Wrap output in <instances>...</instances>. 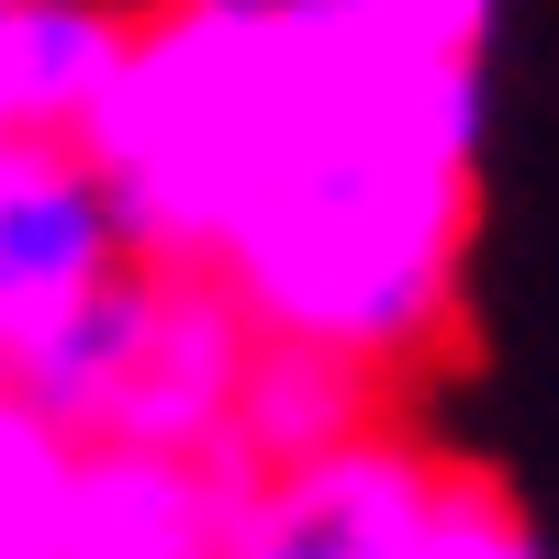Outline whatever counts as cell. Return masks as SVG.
I'll use <instances>...</instances> for the list:
<instances>
[{
    "label": "cell",
    "instance_id": "1",
    "mask_svg": "<svg viewBox=\"0 0 559 559\" xmlns=\"http://www.w3.org/2000/svg\"><path fill=\"white\" fill-rule=\"evenodd\" d=\"M481 123V45L358 0H168L79 146L134 258L202 269L258 336L381 381L459 302Z\"/></svg>",
    "mask_w": 559,
    "mask_h": 559
},
{
    "label": "cell",
    "instance_id": "2",
    "mask_svg": "<svg viewBox=\"0 0 559 559\" xmlns=\"http://www.w3.org/2000/svg\"><path fill=\"white\" fill-rule=\"evenodd\" d=\"M247 358H258V324L202 269L134 258L102 302H79L57 336H34L0 381L68 448H224Z\"/></svg>",
    "mask_w": 559,
    "mask_h": 559
},
{
    "label": "cell",
    "instance_id": "3",
    "mask_svg": "<svg viewBox=\"0 0 559 559\" xmlns=\"http://www.w3.org/2000/svg\"><path fill=\"white\" fill-rule=\"evenodd\" d=\"M134 269V224L79 134H0V369Z\"/></svg>",
    "mask_w": 559,
    "mask_h": 559
},
{
    "label": "cell",
    "instance_id": "4",
    "mask_svg": "<svg viewBox=\"0 0 559 559\" xmlns=\"http://www.w3.org/2000/svg\"><path fill=\"white\" fill-rule=\"evenodd\" d=\"M247 481L236 448H79L45 559H224Z\"/></svg>",
    "mask_w": 559,
    "mask_h": 559
},
{
    "label": "cell",
    "instance_id": "5",
    "mask_svg": "<svg viewBox=\"0 0 559 559\" xmlns=\"http://www.w3.org/2000/svg\"><path fill=\"white\" fill-rule=\"evenodd\" d=\"M426 471L437 459L381 437V426L347 437V448H313L292 471H258L236 526H224V559H392Z\"/></svg>",
    "mask_w": 559,
    "mask_h": 559
},
{
    "label": "cell",
    "instance_id": "6",
    "mask_svg": "<svg viewBox=\"0 0 559 559\" xmlns=\"http://www.w3.org/2000/svg\"><path fill=\"white\" fill-rule=\"evenodd\" d=\"M123 0H0V134H90L134 57Z\"/></svg>",
    "mask_w": 559,
    "mask_h": 559
},
{
    "label": "cell",
    "instance_id": "7",
    "mask_svg": "<svg viewBox=\"0 0 559 559\" xmlns=\"http://www.w3.org/2000/svg\"><path fill=\"white\" fill-rule=\"evenodd\" d=\"M369 437V369L358 358H324V347H292V336H258L247 358V392H236V448L247 471H292L313 448H347Z\"/></svg>",
    "mask_w": 559,
    "mask_h": 559
},
{
    "label": "cell",
    "instance_id": "8",
    "mask_svg": "<svg viewBox=\"0 0 559 559\" xmlns=\"http://www.w3.org/2000/svg\"><path fill=\"white\" fill-rule=\"evenodd\" d=\"M392 559H548V548H537V526L481 471H426V492H414Z\"/></svg>",
    "mask_w": 559,
    "mask_h": 559
},
{
    "label": "cell",
    "instance_id": "9",
    "mask_svg": "<svg viewBox=\"0 0 559 559\" xmlns=\"http://www.w3.org/2000/svg\"><path fill=\"white\" fill-rule=\"evenodd\" d=\"M358 12L414 23V34H437V45H492V0H358Z\"/></svg>",
    "mask_w": 559,
    "mask_h": 559
}]
</instances>
